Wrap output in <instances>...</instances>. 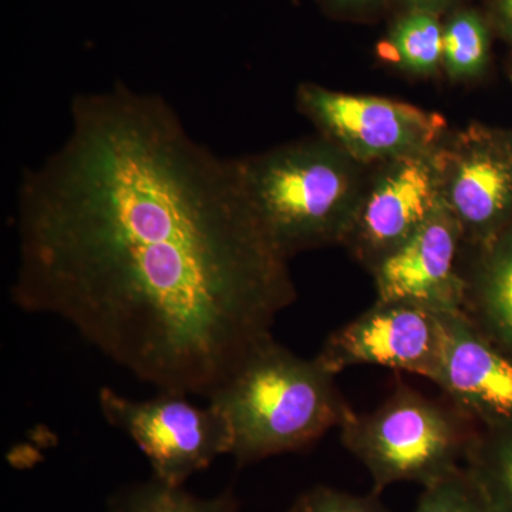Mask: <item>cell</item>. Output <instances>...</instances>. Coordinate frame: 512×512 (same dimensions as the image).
<instances>
[{
	"mask_svg": "<svg viewBox=\"0 0 512 512\" xmlns=\"http://www.w3.org/2000/svg\"><path fill=\"white\" fill-rule=\"evenodd\" d=\"M70 133L20 178V311L72 326L158 392L208 397L295 302L237 158L202 146L161 96L74 97Z\"/></svg>",
	"mask_w": 512,
	"mask_h": 512,
	"instance_id": "1",
	"label": "cell"
},
{
	"mask_svg": "<svg viewBox=\"0 0 512 512\" xmlns=\"http://www.w3.org/2000/svg\"><path fill=\"white\" fill-rule=\"evenodd\" d=\"M488 52V30L477 13H457L444 26L443 66L451 79H473L483 73Z\"/></svg>",
	"mask_w": 512,
	"mask_h": 512,
	"instance_id": "16",
	"label": "cell"
},
{
	"mask_svg": "<svg viewBox=\"0 0 512 512\" xmlns=\"http://www.w3.org/2000/svg\"><path fill=\"white\" fill-rule=\"evenodd\" d=\"M286 512H392L383 503L382 493L357 495L338 488L318 485L299 495Z\"/></svg>",
	"mask_w": 512,
	"mask_h": 512,
	"instance_id": "18",
	"label": "cell"
},
{
	"mask_svg": "<svg viewBox=\"0 0 512 512\" xmlns=\"http://www.w3.org/2000/svg\"><path fill=\"white\" fill-rule=\"evenodd\" d=\"M414 512H488L464 467L424 488Z\"/></svg>",
	"mask_w": 512,
	"mask_h": 512,
	"instance_id": "17",
	"label": "cell"
},
{
	"mask_svg": "<svg viewBox=\"0 0 512 512\" xmlns=\"http://www.w3.org/2000/svg\"><path fill=\"white\" fill-rule=\"evenodd\" d=\"M107 512H238L234 493L201 498L153 477L144 483L128 485L114 494Z\"/></svg>",
	"mask_w": 512,
	"mask_h": 512,
	"instance_id": "15",
	"label": "cell"
},
{
	"mask_svg": "<svg viewBox=\"0 0 512 512\" xmlns=\"http://www.w3.org/2000/svg\"><path fill=\"white\" fill-rule=\"evenodd\" d=\"M463 467L488 512H512V429H478Z\"/></svg>",
	"mask_w": 512,
	"mask_h": 512,
	"instance_id": "13",
	"label": "cell"
},
{
	"mask_svg": "<svg viewBox=\"0 0 512 512\" xmlns=\"http://www.w3.org/2000/svg\"><path fill=\"white\" fill-rule=\"evenodd\" d=\"M434 151L384 163L367 184L343 245L370 272L443 204Z\"/></svg>",
	"mask_w": 512,
	"mask_h": 512,
	"instance_id": "8",
	"label": "cell"
},
{
	"mask_svg": "<svg viewBox=\"0 0 512 512\" xmlns=\"http://www.w3.org/2000/svg\"><path fill=\"white\" fill-rule=\"evenodd\" d=\"M227 417L239 466L313 446L355 410L318 357L303 359L275 338L258 346L207 397Z\"/></svg>",
	"mask_w": 512,
	"mask_h": 512,
	"instance_id": "2",
	"label": "cell"
},
{
	"mask_svg": "<svg viewBox=\"0 0 512 512\" xmlns=\"http://www.w3.org/2000/svg\"><path fill=\"white\" fill-rule=\"evenodd\" d=\"M296 103L320 137L365 165L431 153L446 130L443 117L412 104L315 83L299 86Z\"/></svg>",
	"mask_w": 512,
	"mask_h": 512,
	"instance_id": "6",
	"label": "cell"
},
{
	"mask_svg": "<svg viewBox=\"0 0 512 512\" xmlns=\"http://www.w3.org/2000/svg\"><path fill=\"white\" fill-rule=\"evenodd\" d=\"M443 30L433 13L414 10L397 22L379 55L406 72L430 76L443 64Z\"/></svg>",
	"mask_w": 512,
	"mask_h": 512,
	"instance_id": "14",
	"label": "cell"
},
{
	"mask_svg": "<svg viewBox=\"0 0 512 512\" xmlns=\"http://www.w3.org/2000/svg\"><path fill=\"white\" fill-rule=\"evenodd\" d=\"M100 412L114 429L126 434L150 461L153 477L184 485L215 458L229 456L232 431L215 404L197 406L188 394L158 392L148 400H134L103 387Z\"/></svg>",
	"mask_w": 512,
	"mask_h": 512,
	"instance_id": "5",
	"label": "cell"
},
{
	"mask_svg": "<svg viewBox=\"0 0 512 512\" xmlns=\"http://www.w3.org/2000/svg\"><path fill=\"white\" fill-rule=\"evenodd\" d=\"M471 249L474 258L463 264V315L512 356V227Z\"/></svg>",
	"mask_w": 512,
	"mask_h": 512,
	"instance_id": "12",
	"label": "cell"
},
{
	"mask_svg": "<svg viewBox=\"0 0 512 512\" xmlns=\"http://www.w3.org/2000/svg\"><path fill=\"white\" fill-rule=\"evenodd\" d=\"M335 2H338L339 5L345 6H360L365 5V3L372 2V0H335Z\"/></svg>",
	"mask_w": 512,
	"mask_h": 512,
	"instance_id": "21",
	"label": "cell"
},
{
	"mask_svg": "<svg viewBox=\"0 0 512 512\" xmlns=\"http://www.w3.org/2000/svg\"><path fill=\"white\" fill-rule=\"evenodd\" d=\"M464 248L460 222L443 202L373 269L376 301L416 303L444 315L463 313Z\"/></svg>",
	"mask_w": 512,
	"mask_h": 512,
	"instance_id": "9",
	"label": "cell"
},
{
	"mask_svg": "<svg viewBox=\"0 0 512 512\" xmlns=\"http://www.w3.org/2000/svg\"><path fill=\"white\" fill-rule=\"evenodd\" d=\"M448 343L447 315L409 302H379L330 333L318 360L333 375L355 366L412 373L440 386Z\"/></svg>",
	"mask_w": 512,
	"mask_h": 512,
	"instance_id": "7",
	"label": "cell"
},
{
	"mask_svg": "<svg viewBox=\"0 0 512 512\" xmlns=\"http://www.w3.org/2000/svg\"><path fill=\"white\" fill-rule=\"evenodd\" d=\"M441 198L460 222L470 247L504 231L512 208V163L477 128L434 151Z\"/></svg>",
	"mask_w": 512,
	"mask_h": 512,
	"instance_id": "10",
	"label": "cell"
},
{
	"mask_svg": "<svg viewBox=\"0 0 512 512\" xmlns=\"http://www.w3.org/2000/svg\"><path fill=\"white\" fill-rule=\"evenodd\" d=\"M497 15L504 28L512 33V0H497Z\"/></svg>",
	"mask_w": 512,
	"mask_h": 512,
	"instance_id": "19",
	"label": "cell"
},
{
	"mask_svg": "<svg viewBox=\"0 0 512 512\" xmlns=\"http://www.w3.org/2000/svg\"><path fill=\"white\" fill-rule=\"evenodd\" d=\"M441 392L478 429H512V356L478 332L463 313L447 315Z\"/></svg>",
	"mask_w": 512,
	"mask_h": 512,
	"instance_id": "11",
	"label": "cell"
},
{
	"mask_svg": "<svg viewBox=\"0 0 512 512\" xmlns=\"http://www.w3.org/2000/svg\"><path fill=\"white\" fill-rule=\"evenodd\" d=\"M237 161L252 208L286 258L345 244L369 184L365 164L320 136Z\"/></svg>",
	"mask_w": 512,
	"mask_h": 512,
	"instance_id": "3",
	"label": "cell"
},
{
	"mask_svg": "<svg viewBox=\"0 0 512 512\" xmlns=\"http://www.w3.org/2000/svg\"><path fill=\"white\" fill-rule=\"evenodd\" d=\"M340 440L366 467L373 491L417 483L423 488L463 467L478 427L450 400L430 399L399 384L373 412L350 414Z\"/></svg>",
	"mask_w": 512,
	"mask_h": 512,
	"instance_id": "4",
	"label": "cell"
},
{
	"mask_svg": "<svg viewBox=\"0 0 512 512\" xmlns=\"http://www.w3.org/2000/svg\"><path fill=\"white\" fill-rule=\"evenodd\" d=\"M406 2L416 6L417 10H427V12H431V9L443 5L447 0H406Z\"/></svg>",
	"mask_w": 512,
	"mask_h": 512,
	"instance_id": "20",
	"label": "cell"
}]
</instances>
